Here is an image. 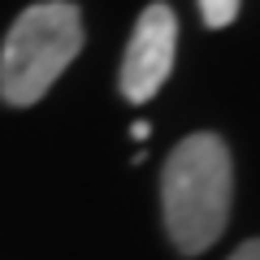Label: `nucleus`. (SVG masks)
I'll return each instance as SVG.
<instances>
[{
    "mask_svg": "<svg viewBox=\"0 0 260 260\" xmlns=\"http://www.w3.org/2000/svg\"><path fill=\"white\" fill-rule=\"evenodd\" d=\"M234 200V160L217 135H186L165 160L160 208L165 230L182 256H200L221 239Z\"/></svg>",
    "mask_w": 260,
    "mask_h": 260,
    "instance_id": "nucleus-1",
    "label": "nucleus"
},
{
    "mask_svg": "<svg viewBox=\"0 0 260 260\" xmlns=\"http://www.w3.org/2000/svg\"><path fill=\"white\" fill-rule=\"evenodd\" d=\"M83 48V18L70 0L30 5L9 26L0 48V95L18 109L44 100V91L65 74V65Z\"/></svg>",
    "mask_w": 260,
    "mask_h": 260,
    "instance_id": "nucleus-2",
    "label": "nucleus"
},
{
    "mask_svg": "<svg viewBox=\"0 0 260 260\" xmlns=\"http://www.w3.org/2000/svg\"><path fill=\"white\" fill-rule=\"evenodd\" d=\"M174 52H178V18L169 5H148L130 30L126 56H121V95L135 104L152 100L160 91V83L174 70Z\"/></svg>",
    "mask_w": 260,
    "mask_h": 260,
    "instance_id": "nucleus-3",
    "label": "nucleus"
},
{
    "mask_svg": "<svg viewBox=\"0 0 260 260\" xmlns=\"http://www.w3.org/2000/svg\"><path fill=\"white\" fill-rule=\"evenodd\" d=\"M200 13H204V22L213 30H221L239 18V0H200Z\"/></svg>",
    "mask_w": 260,
    "mask_h": 260,
    "instance_id": "nucleus-4",
    "label": "nucleus"
},
{
    "mask_svg": "<svg viewBox=\"0 0 260 260\" xmlns=\"http://www.w3.org/2000/svg\"><path fill=\"white\" fill-rule=\"evenodd\" d=\"M230 260H260V239H247V243H243V247L234 251Z\"/></svg>",
    "mask_w": 260,
    "mask_h": 260,
    "instance_id": "nucleus-5",
    "label": "nucleus"
}]
</instances>
